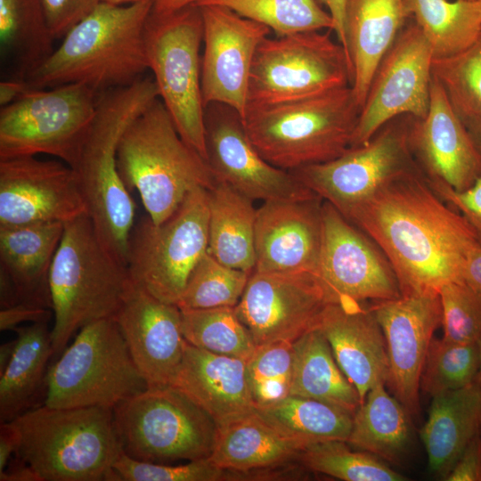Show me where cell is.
Segmentation results:
<instances>
[{
    "instance_id": "6da1fadb",
    "label": "cell",
    "mask_w": 481,
    "mask_h": 481,
    "mask_svg": "<svg viewBox=\"0 0 481 481\" xmlns=\"http://www.w3.org/2000/svg\"><path fill=\"white\" fill-rule=\"evenodd\" d=\"M346 218L382 250L402 296L439 293L464 281L468 251L478 241L420 169L392 181Z\"/></svg>"
},
{
    "instance_id": "7a4b0ae2",
    "label": "cell",
    "mask_w": 481,
    "mask_h": 481,
    "mask_svg": "<svg viewBox=\"0 0 481 481\" xmlns=\"http://www.w3.org/2000/svg\"><path fill=\"white\" fill-rule=\"evenodd\" d=\"M153 4L100 2L25 80L31 88L80 83L98 93L134 84L149 69L144 30Z\"/></svg>"
},
{
    "instance_id": "3957f363",
    "label": "cell",
    "mask_w": 481,
    "mask_h": 481,
    "mask_svg": "<svg viewBox=\"0 0 481 481\" xmlns=\"http://www.w3.org/2000/svg\"><path fill=\"white\" fill-rule=\"evenodd\" d=\"M158 99L153 77L100 93L94 118L71 167L101 242L126 265L135 203L118 173V146L128 125Z\"/></svg>"
},
{
    "instance_id": "277c9868",
    "label": "cell",
    "mask_w": 481,
    "mask_h": 481,
    "mask_svg": "<svg viewBox=\"0 0 481 481\" xmlns=\"http://www.w3.org/2000/svg\"><path fill=\"white\" fill-rule=\"evenodd\" d=\"M360 107L351 86L272 104H248L242 123L273 166L292 171L330 161L349 147Z\"/></svg>"
},
{
    "instance_id": "5b68a950",
    "label": "cell",
    "mask_w": 481,
    "mask_h": 481,
    "mask_svg": "<svg viewBox=\"0 0 481 481\" xmlns=\"http://www.w3.org/2000/svg\"><path fill=\"white\" fill-rule=\"evenodd\" d=\"M131 284L126 265L103 246L87 214L65 223L49 273L53 355L84 326L113 318Z\"/></svg>"
},
{
    "instance_id": "8992f818",
    "label": "cell",
    "mask_w": 481,
    "mask_h": 481,
    "mask_svg": "<svg viewBox=\"0 0 481 481\" xmlns=\"http://www.w3.org/2000/svg\"><path fill=\"white\" fill-rule=\"evenodd\" d=\"M117 164L126 188L139 193L154 224L168 218L193 190L216 183L207 161L181 137L160 99L126 128Z\"/></svg>"
},
{
    "instance_id": "52a82bcc",
    "label": "cell",
    "mask_w": 481,
    "mask_h": 481,
    "mask_svg": "<svg viewBox=\"0 0 481 481\" xmlns=\"http://www.w3.org/2000/svg\"><path fill=\"white\" fill-rule=\"evenodd\" d=\"M12 421L20 436L14 455L41 481H107L123 452L110 408L43 404Z\"/></svg>"
},
{
    "instance_id": "ba28073f",
    "label": "cell",
    "mask_w": 481,
    "mask_h": 481,
    "mask_svg": "<svg viewBox=\"0 0 481 481\" xmlns=\"http://www.w3.org/2000/svg\"><path fill=\"white\" fill-rule=\"evenodd\" d=\"M148 387L117 322L106 318L81 328L49 366L44 404L113 409Z\"/></svg>"
},
{
    "instance_id": "9c48e42d",
    "label": "cell",
    "mask_w": 481,
    "mask_h": 481,
    "mask_svg": "<svg viewBox=\"0 0 481 481\" xmlns=\"http://www.w3.org/2000/svg\"><path fill=\"white\" fill-rule=\"evenodd\" d=\"M113 415L122 451L135 460L196 461L215 445L216 421L170 385L149 386L117 404Z\"/></svg>"
},
{
    "instance_id": "30bf717a",
    "label": "cell",
    "mask_w": 481,
    "mask_h": 481,
    "mask_svg": "<svg viewBox=\"0 0 481 481\" xmlns=\"http://www.w3.org/2000/svg\"><path fill=\"white\" fill-rule=\"evenodd\" d=\"M149 69L159 99L183 141L207 161L205 106L201 92L203 22L198 5L157 14L144 30Z\"/></svg>"
},
{
    "instance_id": "8fae6325",
    "label": "cell",
    "mask_w": 481,
    "mask_h": 481,
    "mask_svg": "<svg viewBox=\"0 0 481 481\" xmlns=\"http://www.w3.org/2000/svg\"><path fill=\"white\" fill-rule=\"evenodd\" d=\"M208 190L191 192L164 222H135L127 242L132 282L158 299L177 305L191 273L208 251Z\"/></svg>"
},
{
    "instance_id": "7c38bea8",
    "label": "cell",
    "mask_w": 481,
    "mask_h": 481,
    "mask_svg": "<svg viewBox=\"0 0 481 481\" xmlns=\"http://www.w3.org/2000/svg\"><path fill=\"white\" fill-rule=\"evenodd\" d=\"M99 94L71 83L31 88L0 110V160L46 154L75 164L96 113Z\"/></svg>"
},
{
    "instance_id": "4fadbf2b",
    "label": "cell",
    "mask_w": 481,
    "mask_h": 481,
    "mask_svg": "<svg viewBox=\"0 0 481 481\" xmlns=\"http://www.w3.org/2000/svg\"><path fill=\"white\" fill-rule=\"evenodd\" d=\"M351 83L348 55L329 32L311 30L267 37L253 59L248 104L302 99Z\"/></svg>"
},
{
    "instance_id": "5bb4252c",
    "label": "cell",
    "mask_w": 481,
    "mask_h": 481,
    "mask_svg": "<svg viewBox=\"0 0 481 481\" xmlns=\"http://www.w3.org/2000/svg\"><path fill=\"white\" fill-rule=\"evenodd\" d=\"M411 116L383 126L367 143L327 162L289 171L345 217L387 184L419 170L409 143Z\"/></svg>"
},
{
    "instance_id": "9a60e30c",
    "label": "cell",
    "mask_w": 481,
    "mask_h": 481,
    "mask_svg": "<svg viewBox=\"0 0 481 481\" xmlns=\"http://www.w3.org/2000/svg\"><path fill=\"white\" fill-rule=\"evenodd\" d=\"M433 60L429 44L410 19L373 74L350 147L367 143L398 117H425L430 102Z\"/></svg>"
},
{
    "instance_id": "2e32d148",
    "label": "cell",
    "mask_w": 481,
    "mask_h": 481,
    "mask_svg": "<svg viewBox=\"0 0 481 481\" xmlns=\"http://www.w3.org/2000/svg\"><path fill=\"white\" fill-rule=\"evenodd\" d=\"M316 277L330 303L401 297L395 273L378 245L327 201Z\"/></svg>"
},
{
    "instance_id": "e0dca14e",
    "label": "cell",
    "mask_w": 481,
    "mask_h": 481,
    "mask_svg": "<svg viewBox=\"0 0 481 481\" xmlns=\"http://www.w3.org/2000/svg\"><path fill=\"white\" fill-rule=\"evenodd\" d=\"M205 127L207 163L216 181L264 202L318 197L292 173L273 166L260 155L232 109L217 103L207 106Z\"/></svg>"
},
{
    "instance_id": "ac0fdd59",
    "label": "cell",
    "mask_w": 481,
    "mask_h": 481,
    "mask_svg": "<svg viewBox=\"0 0 481 481\" xmlns=\"http://www.w3.org/2000/svg\"><path fill=\"white\" fill-rule=\"evenodd\" d=\"M330 303L313 273L253 271L235 309L258 346L293 343L315 329Z\"/></svg>"
},
{
    "instance_id": "d6986e66",
    "label": "cell",
    "mask_w": 481,
    "mask_h": 481,
    "mask_svg": "<svg viewBox=\"0 0 481 481\" xmlns=\"http://www.w3.org/2000/svg\"><path fill=\"white\" fill-rule=\"evenodd\" d=\"M203 22L201 92L205 108L217 103L235 110L242 119L253 59L271 29L220 5H198Z\"/></svg>"
},
{
    "instance_id": "ffe728a7",
    "label": "cell",
    "mask_w": 481,
    "mask_h": 481,
    "mask_svg": "<svg viewBox=\"0 0 481 481\" xmlns=\"http://www.w3.org/2000/svg\"><path fill=\"white\" fill-rule=\"evenodd\" d=\"M87 214L73 168L37 156L0 160V225L67 223Z\"/></svg>"
},
{
    "instance_id": "44dd1931",
    "label": "cell",
    "mask_w": 481,
    "mask_h": 481,
    "mask_svg": "<svg viewBox=\"0 0 481 481\" xmlns=\"http://www.w3.org/2000/svg\"><path fill=\"white\" fill-rule=\"evenodd\" d=\"M370 310L386 339L388 358L386 387L410 416L418 415L422 369L434 332L442 323L439 293L374 301Z\"/></svg>"
},
{
    "instance_id": "7402d4cb",
    "label": "cell",
    "mask_w": 481,
    "mask_h": 481,
    "mask_svg": "<svg viewBox=\"0 0 481 481\" xmlns=\"http://www.w3.org/2000/svg\"><path fill=\"white\" fill-rule=\"evenodd\" d=\"M409 143L418 167L429 180L461 192L481 175V154L434 77L427 114L421 118H411Z\"/></svg>"
},
{
    "instance_id": "603a6c76",
    "label": "cell",
    "mask_w": 481,
    "mask_h": 481,
    "mask_svg": "<svg viewBox=\"0 0 481 481\" xmlns=\"http://www.w3.org/2000/svg\"><path fill=\"white\" fill-rule=\"evenodd\" d=\"M148 386L168 385L183 355L181 309L133 282L113 317Z\"/></svg>"
},
{
    "instance_id": "cb8c5ba5",
    "label": "cell",
    "mask_w": 481,
    "mask_h": 481,
    "mask_svg": "<svg viewBox=\"0 0 481 481\" xmlns=\"http://www.w3.org/2000/svg\"><path fill=\"white\" fill-rule=\"evenodd\" d=\"M321 200H269L257 209L254 271L316 275L322 240Z\"/></svg>"
},
{
    "instance_id": "d4e9b609",
    "label": "cell",
    "mask_w": 481,
    "mask_h": 481,
    "mask_svg": "<svg viewBox=\"0 0 481 481\" xmlns=\"http://www.w3.org/2000/svg\"><path fill=\"white\" fill-rule=\"evenodd\" d=\"M327 339L334 358L356 388L361 402L388 374L387 345L382 329L363 303H330L315 327Z\"/></svg>"
},
{
    "instance_id": "484cf974",
    "label": "cell",
    "mask_w": 481,
    "mask_h": 481,
    "mask_svg": "<svg viewBox=\"0 0 481 481\" xmlns=\"http://www.w3.org/2000/svg\"><path fill=\"white\" fill-rule=\"evenodd\" d=\"M168 385L204 410L217 426L256 411L247 360L211 353L186 340Z\"/></svg>"
},
{
    "instance_id": "4316f807",
    "label": "cell",
    "mask_w": 481,
    "mask_h": 481,
    "mask_svg": "<svg viewBox=\"0 0 481 481\" xmlns=\"http://www.w3.org/2000/svg\"><path fill=\"white\" fill-rule=\"evenodd\" d=\"M408 20L403 0H346V51L360 109L376 69Z\"/></svg>"
},
{
    "instance_id": "83f0119b",
    "label": "cell",
    "mask_w": 481,
    "mask_h": 481,
    "mask_svg": "<svg viewBox=\"0 0 481 481\" xmlns=\"http://www.w3.org/2000/svg\"><path fill=\"white\" fill-rule=\"evenodd\" d=\"M64 223L0 225V271L14 285L18 303L51 308L50 269Z\"/></svg>"
},
{
    "instance_id": "f1b7e54d",
    "label": "cell",
    "mask_w": 481,
    "mask_h": 481,
    "mask_svg": "<svg viewBox=\"0 0 481 481\" xmlns=\"http://www.w3.org/2000/svg\"><path fill=\"white\" fill-rule=\"evenodd\" d=\"M432 398L420 437L429 471L445 479L466 446L480 433L481 387L474 382Z\"/></svg>"
},
{
    "instance_id": "f546056e",
    "label": "cell",
    "mask_w": 481,
    "mask_h": 481,
    "mask_svg": "<svg viewBox=\"0 0 481 481\" xmlns=\"http://www.w3.org/2000/svg\"><path fill=\"white\" fill-rule=\"evenodd\" d=\"M304 449L264 421L256 411L217 426L210 461L236 473L237 480L249 479L257 471L271 469L298 460Z\"/></svg>"
},
{
    "instance_id": "4dcf8cb0",
    "label": "cell",
    "mask_w": 481,
    "mask_h": 481,
    "mask_svg": "<svg viewBox=\"0 0 481 481\" xmlns=\"http://www.w3.org/2000/svg\"><path fill=\"white\" fill-rule=\"evenodd\" d=\"M48 322L19 326L13 356L0 374V423L12 421L35 408L45 392L48 361L53 355L52 329Z\"/></svg>"
},
{
    "instance_id": "1f68e13d",
    "label": "cell",
    "mask_w": 481,
    "mask_h": 481,
    "mask_svg": "<svg viewBox=\"0 0 481 481\" xmlns=\"http://www.w3.org/2000/svg\"><path fill=\"white\" fill-rule=\"evenodd\" d=\"M256 219L253 200L216 181L208 190V251L224 265L253 272Z\"/></svg>"
},
{
    "instance_id": "d6a6232c",
    "label": "cell",
    "mask_w": 481,
    "mask_h": 481,
    "mask_svg": "<svg viewBox=\"0 0 481 481\" xmlns=\"http://www.w3.org/2000/svg\"><path fill=\"white\" fill-rule=\"evenodd\" d=\"M42 0H0L4 79H25L54 50Z\"/></svg>"
},
{
    "instance_id": "836d02e7",
    "label": "cell",
    "mask_w": 481,
    "mask_h": 481,
    "mask_svg": "<svg viewBox=\"0 0 481 481\" xmlns=\"http://www.w3.org/2000/svg\"><path fill=\"white\" fill-rule=\"evenodd\" d=\"M290 395L313 398L355 413L362 404L359 394L337 363L331 348L318 329L293 342Z\"/></svg>"
},
{
    "instance_id": "e575fe53",
    "label": "cell",
    "mask_w": 481,
    "mask_h": 481,
    "mask_svg": "<svg viewBox=\"0 0 481 481\" xmlns=\"http://www.w3.org/2000/svg\"><path fill=\"white\" fill-rule=\"evenodd\" d=\"M409 413L401 403L378 383L367 393L353 416L346 443L354 449L398 463L411 438Z\"/></svg>"
},
{
    "instance_id": "d590c367",
    "label": "cell",
    "mask_w": 481,
    "mask_h": 481,
    "mask_svg": "<svg viewBox=\"0 0 481 481\" xmlns=\"http://www.w3.org/2000/svg\"><path fill=\"white\" fill-rule=\"evenodd\" d=\"M256 413L304 450L329 440L346 441L354 416L342 407L294 395L257 406Z\"/></svg>"
},
{
    "instance_id": "8d00e7d4",
    "label": "cell",
    "mask_w": 481,
    "mask_h": 481,
    "mask_svg": "<svg viewBox=\"0 0 481 481\" xmlns=\"http://www.w3.org/2000/svg\"><path fill=\"white\" fill-rule=\"evenodd\" d=\"M409 19L419 27L434 58L454 55L481 36V0H403Z\"/></svg>"
},
{
    "instance_id": "74e56055",
    "label": "cell",
    "mask_w": 481,
    "mask_h": 481,
    "mask_svg": "<svg viewBox=\"0 0 481 481\" xmlns=\"http://www.w3.org/2000/svg\"><path fill=\"white\" fill-rule=\"evenodd\" d=\"M184 339L211 353L248 360L257 349L235 306L181 309Z\"/></svg>"
},
{
    "instance_id": "f35d334b",
    "label": "cell",
    "mask_w": 481,
    "mask_h": 481,
    "mask_svg": "<svg viewBox=\"0 0 481 481\" xmlns=\"http://www.w3.org/2000/svg\"><path fill=\"white\" fill-rule=\"evenodd\" d=\"M215 4L267 26L277 36L311 30H332L330 14L318 0H202L195 5Z\"/></svg>"
},
{
    "instance_id": "ab89813d",
    "label": "cell",
    "mask_w": 481,
    "mask_h": 481,
    "mask_svg": "<svg viewBox=\"0 0 481 481\" xmlns=\"http://www.w3.org/2000/svg\"><path fill=\"white\" fill-rule=\"evenodd\" d=\"M303 467L344 481H404L383 460L351 447L346 441L329 440L307 446L299 455Z\"/></svg>"
},
{
    "instance_id": "60d3db41",
    "label": "cell",
    "mask_w": 481,
    "mask_h": 481,
    "mask_svg": "<svg viewBox=\"0 0 481 481\" xmlns=\"http://www.w3.org/2000/svg\"><path fill=\"white\" fill-rule=\"evenodd\" d=\"M251 273L224 265L207 251L191 273L177 306L182 310L235 306Z\"/></svg>"
},
{
    "instance_id": "b9f144b4",
    "label": "cell",
    "mask_w": 481,
    "mask_h": 481,
    "mask_svg": "<svg viewBox=\"0 0 481 481\" xmlns=\"http://www.w3.org/2000/svg\"><path fill=\"white\" fill-rule=\"evenodd\" d=\"M479 366L477 343L461 344L433 338L420 376V390L434 396L466 387L475 382Z\"/></svg>"
},
{
    "instance_id": "7bdbcfd3",
    "label": "cell",
    "mask_w": 481,
    "mask_h": 481,
    "mask_svg": "<svg viewBox=\"0 0 481 481\" xmlns=\"http://www.w3.org/2000/svg\"><path fill=\"white\" fill-rule=\"evenodd\" d=\"M432 75L461 118H481V36L454 55L434 58Z\"/></svg>"
},
{
    "instance_id": "ee69618b",
    "label": "cell",
    "mask_w": 481,
    "mask_h": 481,
    "mask_svg": "<svg viewBox=\"0 0 481 481\" xmlns=\"http://www.w3.org/2000/svg\"><path fill=\"white\" fill-rule=\"evenodd\" d=\"M293 358V343L277 341L258 346L247 360L250 390L257 407L290 395Z\"/></svg>"
},
{
    "instance_id": "f6af8a7d",
    "label": "cell",
    "mask_w": 481,
    "mask_h": 481,
    "mask_svg": "<svg viewBox=\"0 0 481 481\" xmlns=\"http://www.w3.org/2000/svg\"><path fill=\"white\" fill-rule=\"evenodd\" d=\"M232 480V473L209 458L184 464L149 462L124 453L114 462L107 481H219Z\"/></svg>"
},
{
    "instance_id": "bcb514c9",
    "label": "cell",
    "mask_w": 481,
    "mask_h": 481,
    "mask_svg": "<svg viewBox=\"0 0 481 481\" xmlns=\"http://www.w3.org/2000/svg\"><path fill=\"white\" fill-rule=\"evenodd\" d=\"M443 338L461 344L481 337V293L466 281H452L439 290Z\"/></svg>"
},
{
    "instance_id": "7dc6e473",
    "label": "cell",
    "mask_w": 481,
    "mask_h": 481,
    "mask_svg": "<svg viewBox=\"0 0 481 481\" xmlns=\"http://www.w3.org/2000/svg\"><path fill=\"white\" fill-rule=\"evenodd\" d=\"M99 3L100 0H42L45 21L53 38H62Z\"/></svg>"
},
{
    "instance_id": "c3c4849f",
    "label": "cell",
    "mask_w": 481,
    "mask_h": 481,
    "mask_svg": "<svg viewBox=\"0 0 481 481\" xmlns=\"http://www.w3.org/2000/svg\"><path fill=\"white\" fill-rule=\"evenodd\" d=\"M427 180L442 200L460 211L481 244V175L469 188L461 192L455 191L442 182Z\"/></svg>"
},
{
    "instance_id": "681fc988",
    "label": "cell",
    "mask_w": 481,
    "mask_h": 481,
    "mask_svg": "<svg viewBox=\"0 0 481 481\" xmlns=\"http://www.w3.org/2000/svg\"><path fill=\"white\" fill-rule=\"evenodd\" d=\"M444 480L481 481V433L471 439Z\"/></svg>"
},
{
    "instance_id": "f907efd6",
    "label": "cell",
    "mask_w": 481,
    "mask_h": 481,
    "mask_svg": "<svg viewBox=\"0 0 481 481\" xmlns=\"http://www.w3.org/2000/svg\"><path fill=\"white\" fill-rule=\"evenodd\" d=\"M53 318V311L43 306L18 303L14 306L1 308L0 330H13L23 322H45Z\"/></svg>"
},
{
    "instance_id": "816d5d0a",
    "label": "cell",
    "mask_w": 481,
    "mask_h": 481,
    "mask_svg": "<svg viewBox=\"0 0 481 481\" xmlns=\"http://www.w3.org/2000/svg\"><path fill=\"white\" fill-rule=\"evenodd\" d=\"M20 442V432L12 421L0 424V471L16 453Z\"/></svg>"
},
{
    "instance_id": "f5cc1de1",
    "label": "cell",
    "mask_w": 481,
    "mask_h": 481,
    "mask_svg": "<svg viewBox=\"0 0 481 481\" xmlns=\"http://www.w3.org/2000/svg\"><path fill=\"white\" fill-rule=\"evenodd\" d=\"M0 481H41L31 467L17 455H13L0 471Z\"/></svg>"
},
{
    "instance_id": "db71d44e",
    "label": "cell",
    "mask_w": 481,
    "mask_h": 481,
    "mask_svg": "<svg viewBox=\"0 0 481 481\" xmlns=\"http://www.w3.org/2000/svg\"><path fill=\"white\" fill-rule=\"evenodd\" d=\"M463 280L481 293V244L479 241L468 251Z\"/></svg>"
},
{
    "instance_id": "11a10c76",
    "label": "cell",
    "mask_w": 481,
    "mask_h": 481,
    "mask_svg": "<svg viewBox=\"0 0 481 481\" xmlns=\"http://www.w3.org/2000/svg\"><path fill=\"white\" fill-rule=\"evenodd\" d=\"M318 2L327 7L333 21L332 30L335 32L338 41L346 50L345 12L346 0H318Z\"/></svg>"
},
{
    "instance_id": "9f6ffc18",
    "label": "cell",
    "mask_w": 481,
    "mask_h": 481,
    "mask_svg": "<svg viewBox=\"0 0 481 481\" xmlns=\"http://www.w3.org/2000/svg\"><path fill=\"white\" fill-rule=\"evenodd\" d=\"M31 87L25 79H3L0 82V106L5 107L23 96Z\"/></svg>"
},
{
    "instance_id": "6f0895ef",
    "label": "cell",
    "mask_w": 481,
    "mask_h": 481,
    "mask_svg": "<svg viewBox=\"0 0 481 481\" xmlns=\"http://www.w3.org/2000/svg\"><path fill=\"white\" fill-rule=\"evenodd\" d=\"M202 0H156L152 12L157 14L170 13L190 5H195Z\"/></svg>"
},
{
    "instance_id": "680465c9",
    "label": "cell",
    "mask_w": 481,
    "mask_h": 481,
    "mask_svg": "<svg viewBox=\"0 0 481 481\" xmlns=\"http://www.w3.org/2000/svg\"><path fill=\"white\" fill-rule=\"evenodd\" d=\"M465 124L477 149L481 154V118H461Z\"/></svg>"
},
{
    "instance_id": "91938a15",
    "label": "cell",
    "mask_w": 481,
    "mask_h": 481,
    "mask_svg": "<svg viewBox=\"0 0 481 481\" xmlns=\"http://www.w3.org/2000/svg\"><path fill=\"white\" fill-rule=\"evenodd\" d=\"M16 338L12 340L4 342L0 346V374L5 370L9 363L11 362L15 347H16Z\"/></svg>"
},
{
    "instance_id": "94428289",
    "label": "cell",
    "mask_w": 481,
    "mask_h": 481,
    "mask_svg": "<svg viewBox=\"0 0 481 481\" xmlns=\"http://www.w3.org/2000/svg\"><path fill=\"white\" fill-rule=\"evenodd\" d=\"M100 2L109 3L112 4H117V5H125V4H132L142 3V2L155 3L156 0H100Z\"/></svg>"
},
{
    "instance_id": "6125c7cd",
    "label": "cell",
    "mask_w": 481,
    "mask_h": 481,
    "mask_svg": "<svg viewBox=\"0 0 481 481\" xmlns=\"http://www.w3.org/2000/svg\"><path fill=\"white\" fill-rule=\"evenodd\" d=\"M477 344L478 349H479L480 366H479V371H478V373H477V376L476 378L475 382L481 387V337L477 340Z\"/></svg>"
},
{
    "instance_id": "be15d7a7",
    "label": "cell",
    "mask_w": 481,
    "mask_h": 481,
    "mask_svg": "<svg viewBox=\"0 0 481 481\" xmlns=\"http://www.w3.org/2000/svg\"><path fill=\"white\" fill-rule=\"evenodd\" d=\"M480 433H481V425H480Z\"/></svg>"
}]
</instances>
